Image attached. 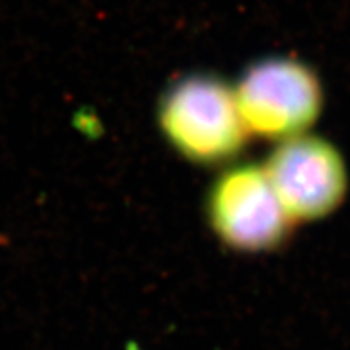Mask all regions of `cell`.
<instances>
[{
	"instance_id": "6da1fadb",
	"label": "cell",
	"mask_w": 350,
	"mask_h": 350,
	"mask_svg": "<svg viewBox=\"0 0 350 350\" xmlns=\"http://www.w3.org/2000/svg\"><path fill=\"white\" fill-rule=\"evenodd\" d=\"M159 125L180 156L202 165L232 159L249 138L234 92L213 75L177 81L163 97Z\"/></svg>"
},
{
	"instance_id": "7a4b0ae2",
	"label": "cell",
	"mask_w": 350,
	"mask_h": 350,
	"mask_svg": "<svg viewBox=\"0 0 350 350\" xmlns=\"http://www.w3.org/2000/svg\"><path fill=\"white\" fill-rule=\"evenodd\" d=\"M245 129L268 139H288L318 120L322 84L302 61L270 57L250 66L234 92Z\"/></svg>"
},
{
	"instance_id": "3957f363",
	"label": "cell",
	"mask_w": 350,
	"mask_h": 350,
	"mask_svg": "<svg viewBox=\"0 0 350 350\" xmlns=\"http://www.w3.org/2000/svg\"><path fill=\"white\" fill-rule=\"evenodd\" d=\"M267 177L291 221L318 220L336 211L349 189V174L336 147L299 134L270 154Z\"/></svg>"
},
{
	"instance_id": "277c9868",
	"label": "cell",
	"mask_w": 350,
	"mask_h": 350,
	"mask_svg": "<svg viewBox=\"0 0 350 350\" xmlns=\"http://www.w3.org/2000/svg\"><path fill=\"white\" fill-rule=\"evenodd\" d=\"M209 224L227 247L241 252L275 249L290 232V217L279 202L265 168L245 165L213 185Z\"/></svg>"
}]
</instances>
